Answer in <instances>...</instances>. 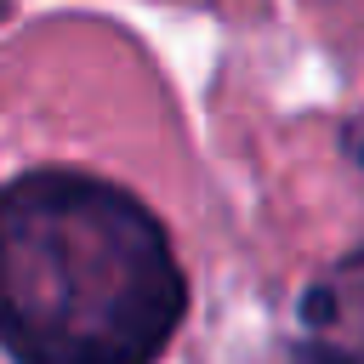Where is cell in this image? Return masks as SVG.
Masks as SVG:
<instances>
[{"label": "cell", "mask_w": 364, "mask_h": 364, "mask_svg": "<svg viewBox=\"0 0 364 364\" xmlns=\"http://www.w3.org/2000/svg\"><path fill=\"white\" fill-rule=\"evenodd\" d=\"M182 313L171 233L131 188L85 171L0 188V347L17 364H154Z\"/></svg>", "instance_id": "6da1fadb"}, {"label": "cell", "mask_w": 364, "mask_h": 364, "mask_svg": "<svg viewBox=\"0 0 364 364\" xmlns=\"http://www.w3.org/2000/svg\"><path fill=\"white\" fill-rule=\"evenodd\" d=\"M301 364H364V341H307Z\"/></svg>", "instance_id": "7a4b0ae2"}]
</instances>
